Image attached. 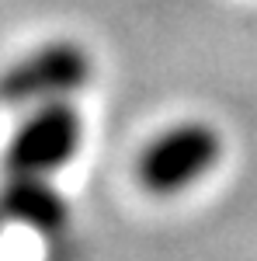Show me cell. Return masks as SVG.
Segmentation results:
<instances>
[{
    "label": "cell",
    "instance_id": "cell-1",
    "mask_svg": "<svg viewBox=\"0 0 257 261\" xmlns=\"http://www.w3.org/2000/svg\"><path fill=\"white\" fill-rule=\"evenodd\" d=\"M222 157V136L209 122H178L142 146L136 181L150 195H174L202 181Z\"/></svg>",
    "mask_w": 257,
    "mask_h": 261
},
{
    "label": "cell",
    "instance_id": "cell-2",
    "mask_svg": "<svg viewBox=\"0 0 257 261\" xmlns=\"http://www.w3.org/2000/svg\"><path fill=\"white\" fill-rule=\"evenodd\" d=\"M91 81V56L80 42L56 39L24 53L0 73L4 105H42L70 98Z\"/></svg>",
    "mask_w": 257,
    "mask_h": 261
},
{
    "label": "cell",
    "instance_id": "cell-3",
    "mask_svg": "<svg viewBox=\"0 0 257 261\" xmlns=\"http://www.w3.org/2000/svg\"><path fill=\"white\" fill-rule=\"evenodd\" d=\"M80 140H83V122L77 108L66 98L42 101L14 129V136L4 150V171L7 174H52L77 157Z\"/></svg>",
    "mask_w": 257,
    "mask_h": 261
},
{
    "label": "cell",
    "instance_id": "cell-4",
    "mask_svg": "<svg viewBox=\"0 0 257 261\" xmlns=\"http://www.w3.org/2000/svg\"><path fill=\"white\" fill-rule=\"evenodd\" d=\"M0 213L42 237H56L70 223V202L49 174H7L0 188Z\"/></svg>",
    "mask_w": 257,
    "mask_h": 261
}]
</instances>
